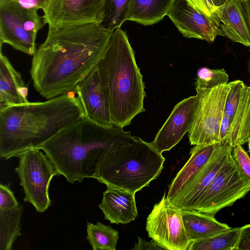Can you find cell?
Listing matches in <instances>:
<instances>
[{"mask_svg": "<svg viewBox=\"0 0 250 250\" xmlns=\"http://www.w3.org/2000/svg\"><path fill=\"white\" fill-rule=\"evenodd\" d=\"M112 31L101 24L55 28L32 59L30 75L36 91L47 100L74 90L97 65Z\"/></svg>", "mask_w": 250, "mask_h": 250, "instance_id": "cell-1", "label": "cell"}, {"mask_svg": "<svg viewBox=\"0 0 250 250\" xmlns=\"http://www.w3.org/2000/svg\"><path fill=\"white\" fill-rule=\"evenodd\" d=\"M74 90L44 102L0 108V157L7 160L38 148L85 118Z\"/></svg>", "mask_w": 250, "mask_h": 250, "instance_id": "cell-2", "label": "cell"}, {"mask_svg": "<svg viewBox=\"0 0 250 250\" xmlns=\"http://www.w3.org/2000/svg\"><path fill=\"white\" fill-rule=\"evenodd\" d=\"M134 138L122 127L103 126L84 118L59 132L39 148L46 154L58 176L62 175L74 184L93 178L97 163L104 152Z\"/></svg>", "mask_w": 250, "mask_h": 250, "instance_id": "cell-3", "label": "cell"}, {"mask_svg": "<svg viewBox=\"0 0 250 250\" xmlns=\"http://www.w3.org/2000/svg\"><path fill=\"white\" fill-rule=\"evenodd\" d=\"M101 89L108 102L112 123L123 128L145 111L143 75L126 33L113 30L98 62Z\"/></svg>", "mask_w": 250, "mask_h": 250, "instance_id": "cell-4", "label": "cell"}, {"mask_svg": "<svg viewBox=\"0 0 250 250\" xmlns=\"http://www.w3.org/2000/svg\"><path fill=\"white\" fill-rule=\"evenodd\" d=\"M165 158L151 143L135 137L112 147L99 158L93 178L107 187L136 193L157 179Z\"/></svg>", "mask_w": 250, "mask_h": 250, "instance_id": "cell-5", "label": "cell"}, {"mask_svg": "<svg viewBox=\"0 0 250 250\" xmlns=\"http://www.w3.org/2000/svg\"><path fill=\"white\" fill-rule=\"evenodd\" d=\"M15 170L25 194L24 201L33 205L37 211L44 212L50 206L49 188L52 178L58 174L46 154L41 149H28L19 155Z\"/></svg>", "mask_w": 250, "mask_h": 250, "instance_id": "cell-6", "label": "cell"}, {"mask_svg": "<svg viewBox=\"0 0 250 250\" xmlns=\"http://www.w3.org/2000/svg\"><path fill=\"white\" fill-rule=\"evenodd\" d=\"M37 11L25 9L10 0H0V44H8L34 55L37 33L45 24Z\"/></svg>", "mask_w": 250, "mask_h": 250, "instance_id": "cell-7", "label": "cell"}, {"mask_svg": "<svg viewBox=\"0 0 250 250\" xmlns=\"http://www.w3.org/2000/svg\"><path fill=\"white\" fill-rule=\"evenodd\" d=\"M231 152L202 195L196 210L215 216L250 191V181L237 165Z\"/></svg>", "mask_w": 250, "mask_h": 250, "instance_id": "cell-8", "label": "cell"}, {"mask_svg": "<svg viewBox=\"0 0 250 250\" xmlns=\"http://www.w3.org/2000/svg\"><path fill=\"white\" fill-rule=\"evenodd\" d=\"M230 82L210 89L196 88L198 104L188 138L191 145L219 143V130Z\"/></svg>", "mask_w": 250, "mask_h": 250, "instance_id": "cell-9", "label": "cell"}, {"mask_svg": "<svg viewBox=\"0 0 250 250\" xmlns=\"http://www.w3.org/2000/svg\"><path fill=\"white\" fill-rule=\"evenodd\" d=\"M182 211L167 200L165 192L147 217L148 236L164 250H188L192 242L185 229Z\"/></svg>", "mask_w": 250, "mask_h": 250, "instance_id": "cell-10", "label": "cell"}, {"mask_svg": "<svg viewBox=\"0 0 250 250\" xmlns=\"http://www.w3.org/2000/svg\"><path fill=\"white\" fill-rule=\"evenodd\" d=\"M106 0H50L42 17L55 28L86 24H101Z\"/></svg>", "mask_w": 250, "mask_h": 250, "instance_id": "cell-11", "label": "cell"}, {"mask_svg": "<svg viewBox=\"0 0 250 250\" xmlns=\"http://www.w3.org/2000/svg\"><path fill=\"white\" fill-rule=\"evenodd\" d=\"M167 15L185 37L212 42L217 36H224L215 18L201 12L189 0H174Z\"/></svg>", "mask_w": 250, "mask_h": 250, "instance_id": "cell-12", "label": "cell"}, {"mask_svg": "<svg viewBox=\"0 0 250 250\" xmlns=\"http://www.w3.org/2000/svg\"><path fill=\"white\" fill-rule=\"evenodd\" d=\"M229 145L216 143L208 160L169 202L182 210H195L199 201L232 151Z\"/></svg>", "mask_w": 250, "mask_h": 250, "instance_id": "cell-13", "label": "cell"}, {"mask_svg": "<svg viewBox=\"0 0 250 250\" xmlns=\"http://www.w3.org/2000/svg\"><path fill=\"white\" fill-rule=\"evenodd\" d=\"M230 83L224 114L229 120L227 145L233 147L250 139V86L238 80Z\"/></svg>", "mask_w": 250, "mask_h": 250, "instance_id": "cell-14", "label": "cell"}, {"mask_svg": "<svg viewBox=\"0 0 250 250\" xmlns=\"http://www.w3.org/2000/svg\"><path fill=\"white\" fill-rule=\"evenodd\" d=\"M198 104L197 95L184 99L174 107L171 114L151 142L161 154L170 150L191 129Z\"/></svg>", "mask_w": 250, "mask_h": 250, "instance_id": "cell-15", "label": "cell"}, {"mask_svg": "<svg viewBox=\"0 0 250 250\" xmlns=\"http://www.w3.org/2000/svg\"><path fill=\"white\" fill-rule=\"evenodd\" d=\"M74 90L86 118L103 126L114 125L108 102L101 89L96 66L78 83Z\"/></svg>", "mask_w": 250, "mask_h": 250, "instance_id": "cell-16", "label": "cell"}, {"mask_svg": "<svg viewBox=\"0 0 250 250\" xmlns=\"http://www.w3.org/2000/svg\"><path fill=\"white\" fill-rule=\"evenodd\" d=\"M212 15L218 21L224 36L233 42L250 47V29L242 0H229L217 7Z\"/></svg>", "mask_w": 250, "mask_h": 250, "instance_id": "cell-17", "label": "cell"}, {"mask_svg": "<svg viewBox=\"0 0 250 250\" xmlns=\"http://www.w3.org/2000/svg\"><path fill=\"white\" fill-rule=\"evenodd\" d=\"M135 194L124 189L107 187L99 205L104 218L117 225L128 224L134 220L138 215Z\"/></svg>", "mask_w": 250, "mask_h": 250, "instance_id": "cell-18", "label": "cell"}, {"mask_svg": "<svg viewBox=\"0 0 250 250\" xmlns=\"http://www.w3.org/2000/svg\"><path fill=\"white\" fill-rule=\"evenodd\" d=\"M0 54V108L27 103L28 88L8 59Z\"/></svg>", "mask_w": 250, "mask_h": 250, "instance_id": "cell-19", "label": "cell"}, {"mask_svg": "<svg viewBox=\"0 0 250 250\" xmlns=\"http://www.w3.org/2000/svg\"><path fill=\"white\" fill-rule=\"evenodd\" d=\"M216 143L195 145L190 150V157L168 185L167 199L173 198L188 181L208 160Z\"/></svg>", "mask_w": 250, "mask_h": 250, "instance_id": "cell-20", "label": "cell"}, {"mask_svg": "<svg viewBox=\"0 0 250 250\" xmlns=\"http://www.w3.org/2000/svg\"><path fill=\"white\" fill-rule=\"evenodd\" d=\"M184 225L189 240L206 238L231 228L218 221L215 216L196 210H182Z\"/></svg>", "mask_w": 250, "mask_h": 250, "instance_id": "cell-21", "label": "cell"}, {"mask_svg": "<svg viewBox=\"0 0 250 250\" xmlns=\"http://www.w3.org/2000/svg\"><path fill=\"white\" fill-rule=\"evenodd\" d=\"M174 0H133L127 21L150 25L167 15Z\"/></svg>", "mask_w": 250, "mask_h": 250, "instance_id": "cell-22", "label": "cell"}, {"mask_svg": "<svg viewBox=\"0 0 250 250\" xmlns=\"http://www.w3.org/2000/svg\"><path fill=\"white\" fill-rule=\"evenodd\" d=\"M23 207L19 205L12 209H0V250H11L21 235V220Z\"/></svg>", "mask_w": 250, "mask_h": 250, "instance_id": "cell-23", "label": "cell"}, {"mask_svg": "<svg viewBox=\"0 0 250 250\" xmlns=\"http://www.w3.org/2000/svg\"><path fill=\"white\" fill-rule=\"evenodd\" d=\"M241 227L230 228L210 237L195 240L188 250H236Z\"/></svg>", "mask_w": 250, "mask_h": 250, "instance_id": "cell-24", "label": "cell"}, {"mask_svg": "<svg viewBox=\"0 0 250 250\" xmlns=\"http://www.w3.org/2000/svg\"><path fill=\"white\" fill-rule=\"evenodd\" d=\"M86 239L94 250H116L119 232L101 222L87 223Z\"/></svg>", "mask_w": 250, "mask_h": 250, "instance_id": "cell-25", "label": "cell"}, {"mask_svg": "<svg viewBox=\"0 0 250 250\" xmlns=\"http://www.w3.org/2000/svg\"><path fill=\"white\" fill-rule=\"evenodd\" d=\"M133 0H106L104 14L101 23L112 31L121 28L127 21Z\"/></svg>", "mask_w": 250, "mask_h": 250, "instance_id": "cell-26", "label": "cell"}, {"mask_svg": "<svg viewBox=\"0 0 250 250\" xmlns=\"http://www.w3.org/2000/svg\"><path fill=\"white\" fill-rule=\"evenodd\" d=\"M229 76L223 69H212L203 67L198 69L195 82L196 88L210 89L228 83Z\"/></svg>", "mask_w": 250, "mask_h": 250, "instance_id": "cell-27", "label": "cell"}, {"mask_svg": "<svg viewBox=\"0 0 250 250\" xmlns=\"http://www.w3.org/2000/svg\"><path fill=\"white\" fill-rule=\"evenodd\" d=\"M231 155L237 165L250 181V157L242 145H236L232 149Z\"/></svg>", "mask_w": 250, "mask_h": 250, "instance_id": "cell-28", "label": "cell"}, {"mask_svg": "<svg viewBox=\"0 0 250 250\" xmlns=\"http://www.w3.org/2000/svg\"><path fill=\"white\" fill-rule=\"evenodd\" d=\"M9 184H0V209H12L19 206Z\"/></svg>", "mask_w": 250, "mask_h": 250, "instance_id": "cell-29", "label": "cell"}, {"mask_svg": "<svg viewBox=\"0 0 250 250\" xmlns=\"http://www.w3.org/2000/svg\"><path fill=\"white\" fill-rule=\"evenodd\" d=\"M27 9H42L44 12L48 6L50 0H10Z\"/></svg>", "mask_w": 250, "mask_h": 250, "instance_id": "cell-30", "label": "cell"}, {"mask_svg": "<svg viewBox=\"0 0 250 250\" xmlns=\"http://www.w3.org/2000/svg\"><path fill=\"white\" fill-rule=\"evenodd\" d=\"M236 250H250V224L241 227Z\"/></svg>", "mask_w": 250, "mask_h": 250, "instance_id": "cell-31", "label": "cell"}, {"mask_svg": "<svg viewBox=\"0 0 250 250\" xmlns=\"http://www.w3.org/2000/svg\"><path fill=\"white\" fill-rule=\"evenodd\" d=\"M132 250H164L155 241H146L140 237H138V241Z\"/></svg>", "mask_w": 250, "mask_h": 250, "instance_id": "cell-32", "label": "cell"}, {"mask_svg": "<svg viewBox=\"0 0 250 250\" xmlns=\"http://www.w3.org/2000/svg\"><path fill=\"white\" fill-rule=\"evenodd\" d=\"M242 2L250 29V0H242Z\"/></svg>", "mask_w": 250, "mask_h": 250, "instance_id": "cell-33", "label": "cell"}, {"mask_svg": "<svg viewBox=\"0 0 250 250\" xmlns=\"http://www.w3.org/2000/svg\"><path fill=\"white\" fill-rule=\"evenodd\" d=\"M199 10L207 16L208 14L205 9L202 0H189Z\"/></svg>", "mask_w": 250, "mask_h": 250, "instance_id": "cell-34", "label": "cell"}, {"mask_svg": "<svg viewBox=\"0 0 250 250\" xmlns=\"http://www.w3.org/2000/svg\"><path fill=\"white\" fill-rule=\"evenodd\" d=\"M228 0H212L214 6L216 8L218 7H220V6L223 5L226 2H227Z\"/></svg>", "mask_w": 250, "mask_h": 250, "instance_id": "cell-35", "label": "cell"}, {"mask_svg": "<svg viewBox=\"0 0 250 250\" xmlns=\"http://www.w3.org/2000/svg\"><path fill=\"white\" fill-rule=\"evenodd\" d=\"M248 69L249 74L250 75V56L249 57L247 62Z\"/></svg>", "mask_w": 250, "mask_h": 250, "instance_id": "cell-36", "label": "cell"}, {"mask_svg": "<svg viewBox=\"0 0 250 250\" xmlns=\"http://www.w3.org/2000/svg\"><path fill=\"white\" fill-rule=\"evenodd\" d=\"M248 148H249V152L250 154V139L249 141L248 142Z\"/></svg>", "mask_w": 250, "mask_h": 250, "instance_id": "cell-37", "label": "cell"}]
</instances>
